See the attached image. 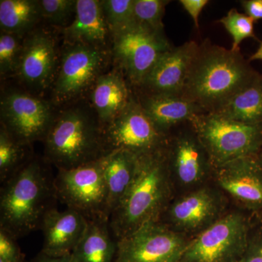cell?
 <instances>
[{"label": "cell", "mask_w": 262, "mask_h": 262, "mask_svg": "<svg viewBox=\"0 0 262 262\" xmlns=\"http://www.w3.org/2000/svg\"><path fill=\"white\" fill-rule=\"evenodd\" d=\"M189 243L158 221L117 241L115 262H181Z\"/></svg>", "instance_id": "10"}, {"label": "cell", "mask_w": 262, "mask_h": 262, "mask_svg": "<svg viewBox=\"0 0 262 262\" xmlns=\"http://www.w3.org/2000/svg\"><path fill=\"white\" fill-rule=\"evenodd\" d=\"M179 3L189 13L196 29H199V16L205 7L209 3L208 0H180Z\"/></svg>", "instance_id": "33"}, {"label": "cell", "mask_w": 262, "mask_h": 262, "mask_svg": "<svg viewBox=\"0 0 262 262\" xmlns=\"http://www.w3.org/2000/svg\"><path fill=\"white\" fill-rule=\"evenodd\" d=\"M0 259L6 262H27L17 244V239L4 229L0 228Z\"/></svg>", "instance_id": "32"}, {"label": "cell", "mask_w": 262, "mask_h": 262, "mask_svg": "<svg viewBox=\"0 0 262 262\" xmlns=\"http://www.w3.org/2000/svg\"><path fill=\"white\" fill-rule=\"evenodd\" d=\"M106 154L115 150H125L141 155L166 147L167 134L155 125L141 106L140 101L131 98L118 116L102 127Z\"/></svg>", "instance_id": "7"}, {"label": "cell", "mask_w": 262, "mask_h": 262, "mask_svg": "<svg viewBox=\"0 0 262 262\" xmlns=\"http://www.w3.org/2000/svg\"><path fill=\"white\" fill-rule=\"evenodd\" d=\"M139 101L155 125L165 134L172 127L189 123L205 114L195 103L177 95L146 94Z\"/></svg>", "instance_id": "19"}, {"label": "cell", "mask_w": 262, "mask_h": 262, "mask_svg": "<svg viewBox=\"0 0 262 262\" xmlns=\"http://www.w3.org/2000/svg\"><path fill=\"white\" fill-rule=\"evenodd\" d=\"M117 239L107 218L89 220L87 230L70 255L72 262H115Z\"/></svg>", "instance_id": "23"}, {"label": "cell", "mask_w": 262, "mask_h": 262, "mask_svg": "<svg viewBox=\"0 0 262 262\" xmlns=\"http://www.w3.org/2000/svg\"><path fill=\"white\" fill-rule=\"evenodd\" d=\"M28 146L15 140L1 125L0 129V182L1 184L14 175L29 160L26 158Z\"/></svg>", "instance_id": "26"}, {"label": "cell", "mask_w": 262, "mask_h": 262, "mask_svg": "<svg viewBox=\"0 0 262 262\" xmlns=\"http://www.w3.org/2000/svg\"><path fill=\"white\" fill-rule=\"evenodd\" d=\"M170 173L173 171L184 185H193L201 180L209 166V156L192 127V132L179 134L167 144Z\"/></svg>", "instance_id": "17"}, {"label": "cell", "mask_w": 262, "mask_h": 262, "mask_svg": "<svg viewBox=\"0 0 262 262\" xmlns=\"http://www.w3.org/2000/svg\"><path fill=\"white\" fill-rule=\"evenodd\" d=\"M113 37L115 58L131 83L139 87L160 57L173 47L164 33L137 24Z\"/></svg>", "instance_id": "9"}, {"label": "cell", "mask_w": 262, "mask_h": 262, "mask_svg": "<svg viewBox=\"0 0 262 262\" xmlns=\"http://www.w3.org/2000/svg\"><path fill=\"white\" fill-rule=\"evenodd\" d=\"M167 0H134L136 23L155 32L164 33L163 18Z\"/></svg>", "instance_id": "28"}, {"label": "cell", "mask_w": 262, "mask_h": 262, "mask_svg": "<svg viewBox=\"0 0 262 262\" xmlns=\"http://www.w3.org/2000/svg\"><path fill=\"white\" fill-rule=\"evenodd\" d=\"M89 220L80 212L67 208L63 211L53 208L43 220V246L41 252L53 257L72 254L82 239Z\"/></svg>", "instance_id": "16"}, {"label": "cell", "mask_w": 262, "mask_h": 262, "mask_svg": "<svg viewBox=\"0 0 262 262\" xmlns=\"http://www.w3.org/2000/svg\"><path fill=\"white\" fill-rule=\"evenodd\" d=\"M55 117L46 101L27 93L13 91L1 100V122L24 145L44 141Z\"/></svg>", "instance_id": "12"}, {"label": "cell", "mask_w": 262, "mask_h": 262, "mask_svg": "<svg viewBox=\"0 0 262 262\" xmlns=\"http://www.w3.org/2000/svg\"><path fill=\"white\" fill-rule=\"evenodd\" d=\"M131 98L121 74L113 72L100 76L92 87L91 100L101 127L118 116Z\"/></svg>", "instance_id": "22"}, {"label": "cell", "mask_w": 262, "mask_h": 262, "mask_svg": "<svg viewBox=\"0 0 262 262\" xmlns=\"http://www.w3.org/2000/svg\"><path fill=\"white\" fill-rule=\"evenodd\" d=\"M58 63L54 39L49 33L36 30L24 39L16 75L26 84L45 89L54 82Z\"/></svg>", "instance_id": "13"}, {"label": "cell", "mask_w": 262, "mask_h": 262, "mask_svg": "<svg viewBox=\"0 0 262 262\" xmlns=\"http://www.w3.org/2000/svg\"><path fill=\"white\" fill-rule=\"evenodd\" d=\"M170 190L167 146L154 152L138 155L134 182L110 218L114 237L118 241L148 222L160 220Z\"/></svg>", "instance_id": "3"}, {"label": "cell", "mask_w": 262, "mask_h": 262, "mask_svg": "<svg viewBox=\"0 0 262 262\" xmlns=\"http://www.w3.org/2000/svg\"><path fill=\"white\" fill-rule=\"evenodd\" d=\"M30 262H72L70 256H63V257H53L42 252L39 253L37 256L33 258Z\"/></svg>", "instance_id": "36"}, {"label": "cell", "mask_w": 262, "mask_h": 262, "mask_svg": "<svg viewBox=\"0 0 262 262\" xmlns=\"http://www.w3.org/2000/svg\"><path fill=\"white\" fill-rule=\"evenodd\" d=\"M214 114L243 123L262 124V76L258 74Z\"/></svg>", "instance_id": "24"}, {"label": "cell", "mask_w": 262, "mask_h": 262, "mask_svg": "<svg viewBox=\"0 0 262 262\" xmlns=\"http://www.w3.org/2000/svg\"><path fill=\"white\" fill-rule=\"evenodd\" d=\"M219 185L236 201L251 208H262V164L244 157L215 168Z\"/></svg>", "instance_id": "15"}, {"label": "cell", "mask_w": 262, "mask_h": 262, "mask_svg": "<svg viewBox=\"0 0 262 262\" xmlns=\"http://www.w3.org/2000/svg\"><path fill=\"white\" fill-rule=\"evenodd\" d=\"M103 157L77 168L58 170L55 177L57 201L89 220L108 219Z\"/></svg>", "instance_id": "6"}, {"label": "cell", "mask_w": 262, "mask_h": 262, "mask_svg": "<svg viewBox=\"0 0 262 262\" xmlns=\"http://www.w3.org/2000/svg\"><path fill=\"white\" fill-rule=\"evenodd\" d=\"M189 123L215 168L256 155L262 146V124L243 123L214 113L198 115Z\"/></svg>", "instance_id": "5"}, {"label": "cell", "mask_w": 262, "mask_h": 262, "mask_svg": "<svg viewBox=\"0 0 262 262\" xmlns=\"http://www.w3.org/2000/svg\"><path fill=\"white\" fill-rule=\"evenodd\" d=\"M239 3L246 14L254 21L262 19V0H243Z\"/></svg>", "instance_id": "35"}, {"label": "cell", "mask_w": 262, "mask_h": 262, "mask_svg": "<svg viewBox=\"0 0 262 262\" xmlns=\"http://www.w3.org/2000/svg\"><path fill=\"white\" fill-rule=\"evenodd\" d=\"M258 75L241 51L207 39L198 46L181 96L204 113H215Z\"/></svg>", "instance_id": "1"}, {"label": "cell", "mask_w": 262, "mask_h": 262, "mask_svg": "<svg viewBox=\"0 0 262 262\" xmlns=\"http://www.w3.org/2000/svg\"><path fill=\"white\" fill-rule=\"evenodd\" d=\"M233 39L231 50L239 51V45L248 38L257 39L254 32V20L246 13L231 9L227 15L219 20Z\"/></svg>", "instance_id": "29"}, {"label": "cell", "mask_w": 262, "mask_h": 262, "mask_svg": "<svg viewBox=\"0 0 262 262\" xmlns=\"http://www.w3.org/2000/svg\"><path fill=\"white\" fill-rule=\"evenodd\" d=\"M237 262H262V241L249 242L244 255Z\"/></svg>", "instance_id": "34"}, {"label": "cell", "mask_w": 262, "mask_h": 262, "mask_svg": "<svg viewBox=\"0 0 262 262\" xmlns=\"http://www.w3.org/2000/svg\"><path fill=\"white\" fill-rule=\"evenodd\" d=\"M54 180L44 163L30 159L1 184L0 228L17 239L41 229L45 217L58 201Z\"/></svg>", "instance_id": "2"}, {"label": "cell", "mask_w": 262, "mask_h": 262, "mask_svg": "<svg viewBox=\"0 0 262 262\" xmlns=\"http://www.w3.org/2000/svg\"><path fill=\"white\" fill-rule=\"evenodd\" d=\"M101 5L112 35L126 30L136 24L134 0H103L101 1Z\"/></svg>", "instance_id": "27"}, {"label": "cell", "mask_w": 262, "mask_h": 262, "mask_svg": "<svg viewBox=\"0 0 262 262\" xmlns=\"http://www.w3.org/2000/svg\"><path fill=\"white\" fill-rule=\"evenodd\" d=\"M23 42L14 34L2 32L0 36V73L2 77L15 74L21 56Z\"/></svg>", "instance_id": "30"}, {"label": "cell", "mask_w": 262, "mask_h": 262, "mask_svg": "<svg viewBox=\"0 0 262 262\" xmlns=\"http://www.w3.org/2000/svg\"><path fill=\"white\" fill-rule=\"evenodd\" d=\"M0 262H6V261H3V260L0 259Z\"/></svg>", "instance_id": "38"}, {"label": "cell", "mask_w": 262, "mask_h": 262, "mask_svg": "<svg viewBox=\"0 0 262 262\" xmlns=\"http://www.w3.org/2000/svg\"><path fill=\"white\" fill-rule=\"evenodd\" d=\"M77 0H40L41 16L48 23L64 27L75 15Z\"/></svg>", "instance_id": "31"}, {"label": "cell", "mask_w": 262, "mask_h": 262, "mask_svg": "<svg viewBox=\"0 0 262 262\" xmlns=\"http://www.w3.org/2000/svg\"><path fill=\"white\" fill-rule=\"evenodd\" d=\"M137 164L138 155L125 150H115L103 157L108 219L130 189L135 178Z\"/></svg>", "instance_id": "20"}, {"label": "cell", "mask_w": 262, "mask_h": 262, "mask_svg": "<svg viewBox=\"0 0 262 262\" xmlns=\"http://www.w3.org/2000/svg\"><path fill=\"white\" fill-rule=\"evenodd\" d=\"M216 196L208 189H201L183 196L169 207V220L176 227L192 230L203 227L219 211Z\"/></svg>", "instance_id": "21"}, {"label": "cell", "mask_w": 262, "mask_h": 262, "mask_svg": "<svg viewBox=\"0 0 262 262\" xmlns=\"http://www.w3.org/2000/svg\"><path fill=\"white\" fill-rule=\"evenodd\" d=\"M69 44L102 48L110 33L101 1L77 0L75 18L62 30Z\"/></svg>", "instance_id": "18"}, {"label": "cell", "mask_w": 262, "mask_h": 262, "mask_svg": "<svg viewBox=\"0 0 262 262\" xmlns=\"http://www.w3.org/2000/svg\"><path fill=\"white\" fill-rule=\"evenodd\" d=\"M248 233L244 217L229 213L189 242L181 262H237L249 244Z\"/></svg>", "instance_id": "8"}, {"label": "cell", "mask_w": 262, "mask_h": 262, "mask_svg": "<svg viewBox=\"0 0 262 262\" xmlns=\"http://www.w3.org/2000/svg\"><path fill=\"white\" fill-rule=\"evenodd\" d=\"M256 60H261L262 61V42L256 53H253L251 58H249V61H256Z\"/></svg>", "instance_id": "37"}, {"label": "cell", "mask_w": 262, "mask_h": 262, "mask_svg": "<svg viewBox=\"0 0 262 262\" xmlns=\"http://www.w3.org/2000/svg\"><path fill=\"white\" fill-rule=\"evenodd\" d=\"M39 1L1 0L0 27L2 32L14 34L22 39L41 20Z\"/></svg>", "instance_id": "25"}, {"label": "cell", "mask_w": 262, "mask_h": 262, "mask_svg": "<svg viewBox=\"0 0 262 262\" xmlns=\"http://www.w3.org/2000/svg\"><path fill=\"white\" fill-rule=\"evenodd\" d=\"M198 46L189 41L165 52L141 84L146 94L181 96Z\"/></svg>", "instance_id": "14"}, {"label": "cell", "mask_w": 262, "mask_h": 262, "mask_svg": "<svg viewBox=\"0 0 262 262\" xmlns=\"http://www.w3.org/2000/svg\"><path fill=\"white\" fill-rule=\"evenodd\" d=\"M106 57L102 48L69 45L62 55L53 84L54 102H68L93 87L101 75Z\"/></svg>", "instance_id": "11"}, {"label": "cell", "mask_w": 262, "mask_h": 262, "mask_svg": "<svg viewBox=\"0 0 262 262\" xmlns=\"http://www.w3.org/2000/svg\"><path fill=\"white\" fill-rule=\"evenodd\" d=\"M43 141L46 160L58 170L77 168L106 155L101 124L79 107L54 118Z\"/></svg>", "instance_id": "4"}]
</instances>
